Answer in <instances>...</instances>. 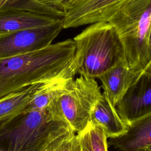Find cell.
Instances as JSON below:
<instances>
[{
    "label": "cell",
    "mask_w": 151,
    "mask_h": 151,
    "mask_svg": "<svg viewBox=\"0 0 151 151\" xmlns=\"http://www.w3.org/2000/svg\"><path fill=\"white\" fill-rule=\"evenodd\" d=\"M73 41L76 50L72 64L81 76L98 78L114 66L127 62L120 39L109 21L91 24Z\"/></svg>",
    "instance_id": "cell-2"
},
{
    "label": "cell",
    "mask_w": 151,
    "mask_h": 151,
    "mask_svg": "<svg viewBox=\"0 0 151 151\" xmlns=\"http://www.w3.org/2000/svg\"><path fill=\"white\" fill-rule=\"evenodd\" d=\"M107 21L117 31L129 67L138 76L151 62V0H132Z\"/></svg>",
    "instance_id": "cell-4"
},
{
    "label": "cell",
    "mask_w": 151,
    "mask_h": 151,
    "mask_svg": "<svg viewBox=\"0 0 151 151\" xmlns=\"http://www.w3.org/2000/svg\"><path fill=\"white\" fill-rule=\"evenodd\" d=\"M42 84L32 85L0 98V123L22 113Z\"/></svg>",
    "instance_id": "cell-13"
},
{
    "label": "cell",
    "mask_w": 151,
    "mask_h": 151,
    "mask_svg": "<svg viewBox=\"0 0 151 151\" xmlns=\"http://www.w3.org/2000/svg\"><path fill=\"white\" fill-rule=\"evenodd\" d=\"M77 135L80 151H108L107 138L100 126L89 122L86 129Z\"/></svg>",
    "instance_id": "cell-15"
},
{
    "label": "cell",
    "mask_w": 151,
    "mask_h": 151,
    "mask_svg": "<svg viewBox=\"0 0 151 151\" xmlns=\"http://www.w3.org/2000/svg\"><path fill=\"white\" fill-rule=\"evenodd\" d=\"M90 122L101 127L107 139L119 137L128 129V126L122 120L116 107L104 93L91 111Z\"/></svg>",
    "instance_id": "cell-10"
},
{
    "label": "cell",
    "mask_w": 151,
    "mask_h": 151,
    "mask_svg": "<svg viewBox=\"0 0 151 151\" xmlns=\"http://www.w3.org/2000/svg\"><path fill=\"white\" fill-rule=\"evenodd\" d=\"M107 143L118 151H140L151 146V114L129 124L124 134L109 139Z\"/></svg>",
    "instance_id": "cell-11"
},
{
    "label": "cell",
    "mask_w": 151,
    "mask_h": 151,
    "mask_svg": "<svg viewBox=\"0 0 151 151\" xmlns=\"http://www.w3.org/2000/svg\"><path fill=\"white\" fill-rule=\"evenodd\" d=\"M62 19L0 35V58L32 52L49 46L63 28Z\"/></svg>",
    "instance_id": "cell-6"
},
{
    "label": "cell",
    "mask_w": 151,
    "mask_h": 151,
    "mask_svg": "<svg viewBox=\"0 0 151 151\" xmlns=\"http://www.w3.org/2000/svg\"><path fill=\"white\" fill-rule=\"evenodd\" d=\"M44 151H80L78 135L69 129L51 142Z\"/></svg>",
    "instance_id": "cell-17"
},
{
    "label": "cell",
    "mask_w": 151,
    "mask_h": 151,
    "mask_svg": "<svg viewBox=\"0 0 151 151\" xmlns=\"http://www.w3.org/2000/svg\"><path fill=\"white\" fill-rule=\"evenodd\" d=\"M73 40L51 44L41 50L0 58V98L32 85L74 77Z\"/></svg>",
    "instance_id": "cell-1"
},
{
    "label": "cell",
    "mask_w": 151,
    "mask_h": 151,
    "mask_svg": "<svg viewBox=\"0 0 151 151\" xmlns=\"http://www.w3.org/2000/svg\"><path fill=\"white\" fill-rule=\"evenodd\" d=\"M71 78L74 77H64L42 84L24 111L46 110L51 102L66 88Z\"/></svg>",
    "instance_id": "cell-14"
},
{
    "label": "cell",
    "mask_w": 151,
    "mask_h": 151,
    "mask_svg": "<svg viewBox=\"0 0 151 151\" xmlns=\"http://www.w3.org/2000/svg\"><path fill=\"white\" fill-rule=\"evenodd\" d=\"M140 151H151V146H148V147H146V148H145V149H142Z\"/></svg>",
    "instance_id": "cell-20"
},
{
    "label": "cell",
    "mask_w": 151,
    "mask_h": 151,
    "mask_svg": "<svg viewBox=\"0 0 151 151\" xmlns=\"http://www.w3.org/2000/svg\"><path fill=\"white\" fill-rule=\"evenodd\" d=\"M42 4L54 7L60 9H62L65 11L63 6L60 4V0H35Z\"/></svg>",
    "instance_id": "cell-18"
},
{
    "label": "cell",
    "mask_w": 151,
    "mask_h": 151,
    "mask_svg": "<svg viewBox=\"0 0 151 151\" xmlns=\"http://www.w3.org/2000/svg\"><path fill=\"white\" fill-rule=\"evenodd\" d=\"M23 10L63 18L64 11L42 4L35 0H0V10Z\"/></svg>",
    "instance_id": "cell-16"
},
{
    "label": "cell",
    "mask_w": 151,
    "mask_h": 151,
    "mask_svg": "<svg viewBox=\"0 0 151 151\" xmlns=\"http://www.w3.org/2000/svg\"><path fill=\"white\" fill-rule=\"evenodd\" d=\"M69 129L48 110L23 111L0 123V151H44Z\"/></svg>",
    "instance_id": "cell-3"
},
{
    "label": "cell",
    "mask_w": 151,
    "mask_h": 151,
    "mask_svg": "<svg viewBox=\"0 0 151 151\" xmlns=\"http://www.w3.org/2000/svg\"><path fill=\"white\" fill-rule=\"evenodd\" d=\"M101 95L95 79L80 76L68 81L66 88L47 110L78 134L88 125L91 111Z\"/></svg>",
    "instance_id": "cell-5"
},
{
    "label": "cell",
    "mask_w": 151,
    "mask_h": 151,
    "mask_svg": "<svg viewBox=\"0 0 151 151\" xmlns=\"http://www.w3.org/2000/svg\"><path fill=\"white\" fill-rule=\"evenodd\" d=\"M149 45L151 48V27H150V32H149Z\"/></svg>",
    "instance_id": "cell-19"
},
{
    "label": "cell",
    "mask_w": 151,
    "mask_h": 151,
    "mask_svg": "<svg viewBox=\"0 0 151 151\" xmlns=\"http://www.w3.org/2000/svg\"><path fill=\"white\" fill-rule=\"evenodd\" d=\"M116 109L127 126L151 114V62L138 76Z\"/></svg>",
    "instance_id": "cell-8"
},
{
    "label": "cell",
    "mask_w": 151,
    "mask_h": 151,
    "mask_svg": "<svg viewBox=\"0 0 151 151\" xmlns=\"http://www.w3.org/2000/svg\"><path fill=\"white\" fill-rule=\"evenodd\" d=\"M132 0H74L64 5L63 28L107 21Z\"/></svg>",
    "instance_id": "cell-7"
},
{
    "label": "cell",
    "mask_w": 151,
    "mask_h": 151,
    "mask_svg": "<svg viewBox=\"0 0 151 151\" xmlns=\"http://www.w3.org/2000/svg\"><path fill=\"white\" fill-rule=\"evenodd\" d=\"M58 18L23 10H0V35L50 24Z\"/></svg>",
    "instance_id": "cell-12"
},
{
    "label": "cell",
    "mask_w": 151,
    "mask_h": 151,
    "mask_svg": "<svg viewBox=\"0 0 151 151\" xmlns=\"http://www.w3.org/2000/svg\"><path fill=\"white\" fill-rule=\"evenodd\" d=\"M138 76L122 62L111 68L98 78L101 83L103 93L114 107L122 100Z\"/></svg>",
    "instance_id": "cell-9"
}]
</instances>
